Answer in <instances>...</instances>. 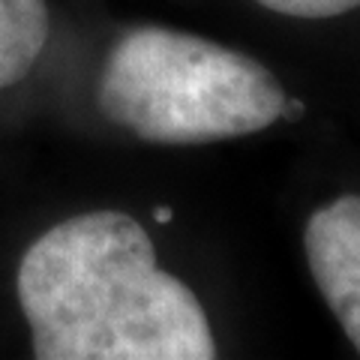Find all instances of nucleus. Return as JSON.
<instances>
[{"mask_svg": "<svg viewBox=\"0 0 360 360\" xmlns=\"http://www.w3.org/2000/svg\"><path fill=\"white\" fill-rule=\"evenodd\" d=\"M18 303L39 360H213L207 315L156 264L132 217L94 210L58 222L18 264Z\"/></svg>", "mask_w": 360, "mask_h": 360, "instance_id": "1", "label": "nucleus"}, {"mask_svg": "<svg viewBox=\"0 0 360 360\" xmlns=\"http://www.w3.org/2000/svg\"><path fill=\"white\" fill-rule=\"evenodd\" d=\"M303 115V103H297V99H288L285 96V103H283V115L279 117H285V120H297Z\"/></svg>", "mask_w": 360, "mask_h": 360, "instance_id": "6", "label": "nucleus"}, {"mask_svg": "<svg viewBox=\"0 0 360 360\" xmlns=\"http://www.w3.org/2000/svg\"><path fill=\"white\" fill-rule=\"evenodd\" d=\"M303 250L324 303L360 354V195H340L315 210Z\"/></svg>", "mask_w": 360, "mask_h": 360, "instance_id": "3", "label": "nucleus"}, {"mask_svg": "<svg viewBox=\"0 0 360 360\" xmlns=\"http://www.w3.org/2000/svg\"><path fill=\"white\" fill-rule=\"evenodd\" d=\"M99 111L153 144L240 139L276 123L283 84L264 63L168 27H135L111 49Z\"/></svg>", "mask_w": 360, "mask_h": 360, "instance_id": "2", "label": "nucleus"}, {"mask_svg": "<svg viewBox=\"0 0 360 360\" xmlns=\"http://www.w3.org/2000/svg\"><path fill=\"white\" fill-rule=\"evenodd\" d=\"M264 9H274L279 15L295 18H333L352 13L360 6V0H258Z\"/></svg>", "mask_w": 360, "mask_h": 360, "instance_id": "5", "label": "nucleus"}, {"mask_svg": "<svg viewBox=\"0 0 360 360\" xmlns=\"http://www.w3.org/2000/svg\"><path fill=\"white\" fill-rule=\"evenodd\" d=\"M49 42L45 0H0V87L18 84Z\"/></svg>", "mask_w": 360, "mask_h": 360, "instance_id": "4", "label": "nucleus"}, {"mask_svg": "<svg viewBox=\"0 0 360 360\" xmlns=\"http://www.w3.org/2000/svg\"><path fill=\"white\" fill-rule=\"evenodd\" d=\"M172 217H174L172 207H165V205H160V207L153 210V219H156V222H172Z\"/></svg>", "mask_w": 360, "mask_h": 360, "instance_id": "7", "label": "nucleus"}]
</instances>
